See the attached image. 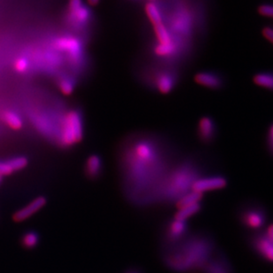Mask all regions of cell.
<instances>
[{"label":"cell","instance_id":"e575fe53","mask_svg":"<svg viewBox=\"0 0 273 273\" xmlns=\"http://www.w3.org/2000/svg\"><path fill=\"white\" fill-rule=\"evenodd\" d=\"M2 182H3V177H0V186H1Z\"/></svg>","mask_w":273,"mask_h":273},{"label":"cell","instance_id":"cb8c5ba5","mask_svg":"<svg viewBox=\"0 0 273 273\" xmlns=\"http://www.w3.org/2000/svg\"><path fill=\"white\" fill-rule=\"evenodd\" d=\"M178 50L177 44L172 41V43L169 44H158L154 48L155 54L160 57H169L176 53Z\"/></svg>","mask_w":273,"mask_h":273},{"label":"cell","instance_id":"603a6c76","mask_svg":"<svg viewBox=\"0 0 273 273\" xmlns=\"http://www.w3.org/2000/svg\"><path fill=\"white\" fill-rule=\"evenodd\" d=\"M153 29H154V33L156 35L157 39L159 41V44L172 43V34L168 30L166 26L164 25L163 23L153 26Z\"/></svg>","mask_w":273,"mask_h":273},{"label":"cell","instance_id":"5bb4252c","mask_svg":"<svg viewBox=\"0 0 273 273\" xmlns=\"http://www.w3.org/2000/svg\"><path fill=\"white\" fill-rule=\"evenodd\" d=\"M103 171V161L98 154H91L86 160L85 173L90 179H98Z\"/></svg>","mask_w":273,"mask_h":273},{"label":"cell","instance_id":"ac0fdd59","mask_svg":"<svg viewBox=\"0 0 273 273\" xmlns=\"http://www.w3.org/2000/svg\"><path fill=\"white\" fill-rule=\"evenodd\" d=\"M203 196V193H197L194 191H190L186 194H184L182 197H180L179 200L176 201V206L179 209V208L187 207V206L193 205V204L199 203V202H201Z\"/></svg>","mask_w":273,"mask_h":273},{"label":"cell","instance_id":"d6a6232c","mask_svg":"<svg viewBox=\"0 0 273 273\" xmlns=\"http://www.w3.org/2000/svg\"><path fill=\"white\" fill-rule=\"evenodd\" d=\"M88 2H89L91 6H96V5H98L99 0H88Z\"/></svg>","mask_w":273,"mask_h":273},{"label":"cell","instance_id":"4316f807","mask_svg":"<svg viewBox=\"0 0 273 273\" xmlns=\"http://www.w3.org/2000/svg\"><path fill=\"white\" fill-rule=\"evenodd\" d=\"M265 146L269 155L273 158V123L269 124L266 132Z\"/></svg>","mask_w":273,"mask_h":273},{"label":"cell","instance_id":"7a4b0ae2","mask_svg":"<svg viewBox=\"0 0 273 273\" xmlns=\"http://www.w3.org/2000/svg\"><path fill=\"white\" fill-rule=\"evenodd\" d=\"M203 163L200 160L188 158L177 166L165 185V196L168 200H177L192 191L197 179L206 175Z\"/></svg>","mask_w":273,"mask_h":273},{"label":"cell","instance_id":"44dd1931","mask_svg":"<svg viewBox=\"0 0 273 273\" xmlns=\"http://www.w3.org/2000/svg\"><path fill=\"white\" fill-rule=\"evenodd\" d=\"M146 13L150 22L153 23V26L162 23V17L160 10L153 2H149L146 5Z\"/></svg>","mask_w":273,"mask_h":273},{"label":"cell","instance_id":"30bf717a","mask_svg":"<svg viewBox=\"0 0 273 273\" xmlns=\"http://www.w3.org/2000/svg\"><path fill=\"white\" fill-rule=\"evenodd\" d=\"M55 45L59 50L66 51L70 56L71 62H79V59L83 52V46L78 38L70 36L60 37L55 42Z\"/></svg>","mask_w":273,"mask_h":273},{"label":"cell","instance_id":"484cf974","mask_svg":"<svg viewBox=\"0 0 273 273\" xmlns=\"http://www.w3.org/2000/svg\"><path fill=\"white\" fill-rule=\"evenodd\" d=\"M8 160L14 172L22 171L24 168L27 167V165L29 163L28 158L23 156V155L12 157V158H9Z\"/></svg>","mask_w":273,"mask_h":273},{"label":"cell","instance_id":"7c38bea8","mask_svg":"<svg viewBox=\"0 0 273 273\" xmlns=\"http://www.w3.org/2000/svg\"><path fill=\"white\" fill-rule=\"evenodd\" d=\"M46 203V199L44 197H37L35 200H33L30 203L26 205L25 207L21 208L20 210L15 213L14 219L16 222H21L23 220L30 217L31 215L37 213L38 210L44 207Z\"/></svg>","mask_w":273,"mask_h":273},{"label":"cell","instance_id":"1f68e13d","mask_svg":"<svg viewBox=\"0 0 273 273\" xmlns=\"http://www.w3.org/2000/svg\"><path fill=\"white\" fill-rule=\"evenodd\" d=\"M262 34L270 43L273 44V28L265 27L264 29H262Z\"/></svg>","mask_w":273,"mask_h":273},{"label":"cell","instance_id":"277c9868","mask_svg":"<svg viewBox=\"0 0 273 273\" xmlns=\"http://www.w3.org/2000/svg\"><path fill=\"white\" fill-rule=\"evenodd\" d=\"M84 136V120L79 110H70L62 119L61 132L59 136L60 144L63 146H71L80 141Z\"/></svg>","mask_w":273,"mask_h":273},{"label":"cell","instance_id":"5b68a950","mask_svg":"<svg viewBox=\"0 0 273 273\" xmlns=\"http://www.w3.org/2000/svg\"><path fill=\"white\" fill-rule=\"evenodd\" d=\"M248 243L256 255L266 262L273 263V242L269 241L263 232L248 233Z\"/></svg>","mask_w":273,"mask_h":273},{"label":"cell","instance_id":"f1b7e54d","mask_svg":"<svg viewBox=\"0 0 273 273\" xmlns=\"http://www.w3.org/2000/svg\"><path fill=\"white\" fill-rule=\"evenodd\" d=\"M258 13L262 16L273 18V5L263 4L258 8Z\"/></svg>","mask_w":273,"mask_h":273},{"label":"cell","instance_id":"4fadbf2b","mask_svg":"<svg viewBox=\"0 0 273 273\" xmlns=\"http://www.w3.org/2000/svg\"><path fill=\"white\" fill-rule=\"evenodd\" d=\"M193 20L186 9L178 12L173 21V28L176 32L180 33L183 36H188L192 32Z\"/></svg>","mask_w":273,"mask_h":273},{"label":"cell","instance_id":"83f0119b","mask_svg":"<svg viewBox=\"0 0 273 273\" xmlns=\"http://www.w3.org/2000/svg\"><path fill=\"white\" fill-rule=\"evenodd\" d=\"M29 62L25 57H20L15 62V69L18 73H25L29 69Z\"/></svg>","mask_w":273,"mask_h":273},{"label":"cell","instance_id":"3957f363","mask_svg":"<svg viewBox=\"0 0 273 273\" xmlns=\"http://www.w3.org/2000/svg\"><path fill=\"white\" fill-rule=\"evenodd\" d=\"M236 219L242 229L249 233H257L267 226L269 213L262 203L250 200L237 208Z\"/></svg>","mask_w":273,"mask_h":273},{"label":"cell","instance_id":"836d02e7","mask_svg":"<svg viewBox=\"0 0 273 273\" xmlns=\"http://www.w3.org/2000/svg\"><path fill=\"white\" fill-rule=\"evenodd\" d=\"M126 273H141L138 269H130L129 271H127Z\"/></svg>","mask_w":273,"mask_h":273},{"label":"cell","instance_id":"6da1fadb","mask_svg":"<svg viewBox=\"0 0 273 273\" xmlns=\"http://www.w3.org/2000/svg\"><path fill=\"white\" fill-rule=\"evenodd\" d=\"M215 250L214 237L207 232H200L188 234L183 241L172 246L164 255V261L172 270L187 272L202 269Z\"/></svg>","mask_w":273,"mask_h":273},{"label":"cell","instance_id":"f546056e","mask_svg":"<svg viewBox=\"0 0 273 273\" xmlns=\"http://www.w3.org/2000/svg\"><path fill=\"white\" fill-rule=\"evenodd\" d=\"M13 172H14L8 160H0V177L10 175Z\"/></svg>","mask_w":273,"mask_h":273},{"label":"cell","instance_id":"7402d4cb","mask_svg":"<svg viewBox=\"0 0 273 273\" xmlns=\"http://www.w3.org/2000/svg\"><path fill=\"white\" fill-rule=\"evenodd\" d=\"M40 241V237L37 232L29 231L23 234L22 238V244L24 248L32 249L37 247Z\"/></svg>","mask_w":273,"mask_h":273},{"label":"cell","instance_id":"ba28073f","mask_svg":"<svg viewBox=\"0 0 273 273\" xmlns=\"http://www.w3.org/2000/svg\"><path fill=\"white\" fill-rule=\"evenodd\" d=\"M189 233V226L186 221L173 219L168 223L165 229V241L168 246L172 247L183 241Z\"/></svg>","mask_w":273,"mask_h":273},{"label":"cell","instance_id":"ffe728a7","mask_svg":"<svg viewBox=\"0 0 273 273\" xmlns=\"http://www.w3.org/2000/svg\"><path fill=\"white\" fill-rule=\"evenodd\" d=\"M3 120L9 127L14 130H20L23 126V120L22 117L18 113L12 110L5 111L3 114Z\"/></svg>","mask_w":273,"mask_h":273},{"label":"cell","instance_id":"52a82bcc","mask_svg":"<svg viewBox=\"0 0 273 273\" xmlns=\"http://www.w3.org/2000/svg\"><path fill=\"white\" fill-rule=\"evenodd\" d=\"M197 137L206 146L213 145L219 138V127L215 119L211 117L200 118L197 126Z\"/></svg>","mask_w":273,"mask_h":273},{"label":"cell","instance_id":"8992f818","mask_svg":"<svg viewBox=\"0 0 273 273\" xmlns=\"http://www.w3.org/2000/svg\"><path fill=\"white\" fill-rule=\"evenodd\" d=\"M228 185V179L221 174H208L197 179L192 187V191L197 193H205L226 188Z\"/></svg>","mask_w":273,"mask_h":273},{"label":"cell","instance_id":"2e32d148","mask_svg":"<svg viewBox=\"0 0 273 273\" xmlns=\"http://www.w3.org/2000/svg\"><path fill=\"white\" fill-rule=\"evenodd\" d=\"M91 17V13L85 6H82L77 10L70 12V22L75 25H84Z\"/></svg>","mask_w":273,"mask_h":273},{"label":"cell","instance_id":"8fae6325","mask_svg":"<svg viewBox=\"0 0 273 273\" xmlns=\"http://www.w3.org/2000/svg\"><path fill=\"white\" fill-rule=\"evenodd\" d=\"M206 273H232V267L228 262L226 255L219 251L217 249L214 252L208 262L205 263L202 268Z\"/></svg>","mask_w":273,"mask_h":273},{"label":"cell","instance_id":"4dcf8cb0","mask_svg":"<svg viewBox=\"0 0 273 273\" xmlns=\"http://www.w3.org/2000/svg\"><path fill=\"white\" fill-rule=\"evenodd\" d=\"M262 232L265 234L266 237L269 241L273 242V222H270L262 229Z\"/></svg>","mask_w":273,"mask_h":273},{"label":"cell","instance_id":"d6986e66","mask_svg":"<svg viewBox=\"0 0 273 273\" xmlns=\"http://www.w3.org/2000/svg\"><path fill=\"white\" fill-rule=\"evenodd\" d=\"M253 81L259 87L273 91V71H263L255 74Z\"/></svg>","mask_w":273,"mask_h":273},{"label":"cell","instance_id":"e0dca14e","mask_svg":"<svg viewBox=\"0 0 273 273\" xmlns=\"http://www.w3.org/2000/svg\"><path fill=\"white\" fill-rule=\"evenodd\" d=\"M202 208H203L202 204H201V202H199V203L190 205L187 207L179 208L178 212L176 213L174 219L181 220V221H186V220L193 217L194 215H196L197 214H199L201 211Z\"/></svg>","mask_w":273,"mask_h":273},{"label":"cell","instance_id":"9a60e30c","mask_svg":"<svg viewBox=\"0 0 273 273\" xmlns=\"http://www.w3.org/2000/svg\"><path fill=\"white\" fill-rule=\"evenodd\" d=\"M177 77L172 73H161L157 77L156 87L162 94H168L175 88Z\"/></svg>","mask_w":273,"mask_h":273},{"label":"cell","instance_id":"d4e9b609","mask_svg":"<svg viewBox=\"0 0 273 273\" xmlns=\"http://www.w3.org/2000/svg\"><path fill=\"white\" fill-rule=\"evenodd\" d=\"M58 86L63 94L70 95L75 89V81L72 79V77H62L59 81Z\"/></svg>","mask_w":273,"mask_h":273},{"label":"cell","instance_id":"9c48e42d","mask_svg":"<svg viewBox=\"0 0 273 273\" xmlns=\"http://www.w3.org/2000/svg\"><path fill=\"white\" fill-rule=\"evenodd\" d=\"M194 80L201 86L214 91H219L226 86V78L224 76L216 71L211 70L197 73L194 77Z\"/></svg>","mask_w":273,"mask_h":273}]
</instances>
